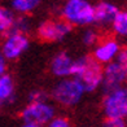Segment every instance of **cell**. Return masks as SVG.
Segmentation results:
<instances>
[{
  "label": "cell",
  "mask_w": 127,
  "mask_h": 127,
  "mask_svg": "<svg viewBox=\"0 0 127 127\" xmlns=\"http://www.w3.org/2000/svg\"><path fill=\"white\" fill-rule=\"evenodd\" d=\"M45 127H73V125L66 115H57Z\"/></svg>",
  "instance_id": "d6986e66"
},
{
  "label": "cell",
  "mask_w": 127,
  "mask_h": 127,
  "mask_svg": "<svg viewBox=\"0 0 127 127\" xmlns=\"http://www.w3.org/2000/svg\"><path fill=\"white\" fill-rule=\"evenodd\" d=\"M86 91L75 78L59 79L49 91L51 100L61 108H74L82 101Z\"/></svg>",
  "instance_id": "3957f363"
},
{
  "label": "cell",
  "mask_w": 127,
  "mask_h": 127,
  "mask_svg": "<svg viewBox=\"0 0 127 127\" xmlns=\"http://www.w3.org/2000/svg\"><path fill=\"white\" fill-rule=\"evenodd\" d=\"M32 29V22L29 18L27 16H17V20L14 22L13 27L10 29V31L8 34H5L4 36L7 35H13V34H22V35H29V32L31 31Z\"/></svg>",
  "instance_id": "9a60e30c"
},
{
  "label": "cell",
  "mask_w": 127,
  "mask_h": 127,
  "mask_svg": "<svg viewBox=\"0 0 127 127\" xmlns=\"http://www.w3.org/2000/svg\"><path fill=\"white\" fill-rule=\"evenodd\" d=\"M115 61L119 62L121 65H123V66L127 65V47H122V49H121V52L118 53V57Z\"/></svg>",
  "instance_id": "44dd1931"
},
{
  "label": "cell",
  "mask_w": 127,
  "mask_h": 127,
  "mask_svg": "<svg viewBox=\"0 0 127 127\" xmlns=\"http://www.w3.org/2000/svg\"><path fill=\"white\" fill-rule=\"evenodd\" d=\"M112 31L118 38H127V9H121L113 22Z\"/></svg>",
  "instance_id": "2e32d148"
},
{
  "label": "cell",
  "mask_w": 127,
  "mask_h": 127,
  "mask_svg": "<svg viewBox=\"0 0 127 127\" xmlns=\"http://www.w3.org/2000/svg\"><path fill=\"white\" fill-rule=\"evenodd\" d=\"M51 96L49 92L40 90V88H35L31 90L27 94V104H32V102H43V101H49Z\"/></svg>",
  "instance_id": "ac0fdd59"
},
{
  "label": "cell",
  "mask_w": 127,
  "mask_h": 127,
  "mask_svg": "<svg viewBox=\"0 0 127 127\" xmlns=\"http://www.w3.org/2000/svg\"><path fill=\"white\" fill-rule=\"evenodd\" d=\"M126 86V69L119 62L114 61L104 66V79L101 91L104 95H108L113 91H117Z\"/></svg>",
  "instance_id": "52a82bcc"
},
{
  "label": "cell",
  "mask_w": 127,
  "mask_h": 127,
  "mask_svg": "<svg viewBox=\"0 0 127 127\" xmlns=\"http://www.w3.org/2000/svg\"><path fill=\"white\" fill-rule=\"evenodd\" d=\"M7 70H8V60L0 55V75L7 74Z\"/></svg>",
  "instance_id": "7402d4cb"
},
{
  "label": "cell",
  "mask_w": 127,
  "mask_h": 127,
  "mask_svg": "<svg viewBox=\"0 0 127 127\" xmlns=\"http://www.w3.org/2000/svg\"><path fill=\"white\" fill-rule=\"evenodd\" d=\"M60 17L73 27L95 25V5L87 0H67L60 8Z\"/></svg>",
  "instance_id": "7a4b0ae2"
},
{
  "label": "cell",
  "mask_w": 127,
  "mask_h": 127,
  "mask_svg": "<svg viewBox=\"0 0 127 127\" xmlns=\"http://www.w3.org/2000/svg\"><path fill=\"white\" fill-rule=\"evenodd\" d=\"M16 101V83L9 73L0 75V102L3 105H12Z\"/></svg>",
  "instance_id": "7c38bea8"
},
{
  "label": "cell",
  "mask_w": 127,
  "mask_h": 127,
  "mask_svg": "<svg viewBox=\"0 0 127 127\" xmlns=\"http://www.w3.org/2000/svg\"><path fill=\"white\" fill-rule=\"evenodd\" d=\"M121 49H122V45L119 44L117 39L106 38L94 48L91 56L99 64H101L102 66H105L108 64H112L117 60Z\"/></svg>",
  "instance_id": "9c48e42d"
},
{
  "label": "cell",
  "mask_w": 127,
  "mask_h": 127,
  "mask_svg": "<svg viewBox=\"0 0 127 127\" xmlns=\"http://www.w3.org/2000/svg\"><path fill=\"white\" fill-rule=\"evenodd\" d=\"M71 77L83 86L86 94H92L101 88L104 79V66L90 55L74 59Z\"/></svg>",
  "instance_id": "6da1fadb"
},
{
  "label": "cell",
  "mask_w": 127,
  "mask_h": 127,
  "mask_svg": "<svg viewBox=\"0 0 127 127\" xmlns=\"http://www.w3.org/2000/svg\"><path fill=\"white\" fill-rule=\"evenodd\" d=\"M73 30V26L65 22L62 18L59 20H44L36 26V38L47 43H60L65 40Z\"/></svg>",
  "instance_id": "5b68a950"
},
{
  "label": "cell",
  "mask_w": 127,
  "mask_h": 127,
  "mask_svg": "<svg viewBox=\"0 0 127 127\" xmlns=\"http://www.w3.org/2000/svg\"><path fill=\"white\" fill-rule=\"evenodd\" d=\"M30 47V38L29 35L13 34V35L4 36L1 43V56L8 61H16L25 53Z\"/></svg>",
  "instance_id": "ba28073f"
},
{
  "label": "cell",
  "mask_w": 127,
  "mask_h": 127,
  "mask_svg": "<svg viewBox=\"0 0 127 127\" xmlns=\"http://www.w3.org/2000/svg\"><path fill=\"white\" fill-rule=\"evenodd\" d=\"M121 9L112 1H100L95 5V26L100 29H108L113 26Z\"/></svg>",
  "instance_id": "8fae6325"
},
{
  "label": "cell",
  "mask_w": 127,
  "mask_h": 127,
  "mask_svg": "<svg viewBox=\"0 0 127 127\" xmlns=\"http://www.w3.org/2000/svg\"><path fill=\"white\" fill-rule=\"evenodd\" d=\"M39 5V0H12L9 7L18 16H27L29 13H32Z\"/></svg>",
  "instance_id": "5bb4252c"
},
{
  "label": "cell",
  "mask_w": 127,
  "mask_h": 127,
  "mask_svg": "<svg viewBox=\"0 0 127 127\" xmlns=\"http://www.w3.org/2000/svg\"><path fill=\"white\" fill-rule=\"evenodd\" d=\"M101 110L105 118L127 119V86L102 96Z\"/></svg>",
  "instance_id": "8992f818"
},
{
  "label": "cell",
  "mask_w": 127,
  "mask_h": 127,
  "mask_svg": "<svg viewBox=\"0 0 127 127\" xmlns=\"http://www.w3.org/2000/svg\"><path fill=\"white\" fill-rule=\"evenodd\" d=\"M57 108L55 102L43 101V102H32L22 109L20 113V118L22 123H34L45 127L53 118L57 117Z\"/></svg>",
  "instance_id": "277c9868"
},
{
  "label": "cell",
  "mask_w": 127,
  "mask_h": 127,
  "mask_svg": "<svg viewBox=\"0 0 127 127\" xmlns=\"http://www.w3.org/2000/svg\"><path fill=\"white\" fill-rule=\"evenodd\" d=\"M17 20V13L10 7H0V32L8 34Z\"/></svg>",
  "instance_id": "4fadbf2b"
},
{
  "label": "cell",
  "mask_w": 127,
  "mask_h": 127,
  "mask_svg": "<svg viewBox=\"0 0 127 127\" xmlns=\"http://www.w3.org/2000/svg\"><path fill=\"white\" fill-rule=\"evenodd\" d=\"M73 64L74 59L67 51H59L52 56L49 61V73L57 78V80L70 78L73 73Z\"/></svg>",
  "instance_id": "30bf717a"
},
{
  "label": "cell",
  "mask_w": 127,
  "mask_h": 127,
  "mask_svg": "<svg viewBox=\"0 0 127 127\" xmlns=\"http://www.w3.org/2000/svg\"><path fill=\"white\" fill-rule=\"evenodd\" d=\"M80 42L84 47H96L99 44V32L94 27H86L80 34Z\"/></svg>",
  "instance_id": "e0dca14e"
},
{
  "label": "cell",
  "mask_w": 127,
  "mask_h": 127,
  "mask_svg": "<svg viewBox=\"0 0 127 127\" xmlns=\"http://www.w3.org/2000/svg\"><path fill=\"white\" fill-rule=\"evenodd\" d=\"M20 127H43V126H39V125H34V123H22Z\"/></svg>",
  "instance_id": "603a6c76"
},
{
  "label": "cell",
  "mask_w": 127,
  "mask_h": 127,
  "mask_svg": "<svg viewBox=\"0 0 127 127\" xmlns=\"http://www.w3.org/2000/svg\"><path fill=\"white\" fill-rule=\"evenodd\" d=\"M100 127H127V122L125 119H113L105 118L101 122Z\"/></svg>",
  "instance_id": "ffe728a7"
},
{
  "label": "cell",
  "mask_w": 127,
  "mask_h": 127,
  "mask_svg": "<svg viewBox=\"0 0 127 127\" xmlns=\"http://www.w3.org/2000/svg\"><path fill=\"white\" fill-rule=\"evenodd\" d=\"M125 69H126V86H127V65L125 66Z\"/></svg>",
  "instance_id": "cb8c5ba5"
}]
</instances>
